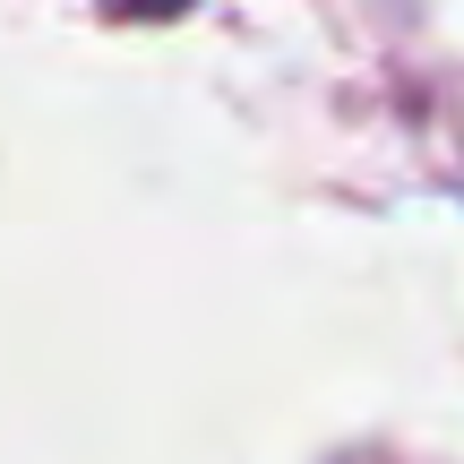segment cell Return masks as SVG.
Segmentation results:
<instances>
[{
    "label": "cell",
    "instance_id": "6da1fadb",
    "mask_svg": "<svg viewBox=\"0 0 464 464\" xmlns=\"http://www.w3.org/2000/svg\"><path fill=\"white\" fill-rule=\"evenodd\" d=\"M112 17H172V9H189V0H103Z\"/></svg>",
    "mask_w": 464,
    "mask_h": 464
}]
</instances>
